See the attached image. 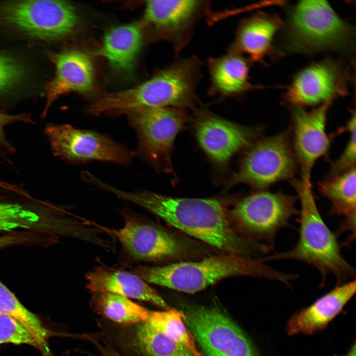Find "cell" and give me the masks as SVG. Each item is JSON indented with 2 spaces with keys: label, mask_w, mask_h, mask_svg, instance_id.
Masks as SVG:
<instances>
[{
  "label": "cell",
  "mask_w": 356,
  "mask_h": 356,
  "mask_svg": "<svg viewBox=\"0 0 356 356\" xmlns=\"http://www.w3.org/2000/svg\"><path fill=\"white\" fill-rule=\"evenodd\" d=\"M97 325L100 334L121 356H195L182 344L143 322L121 325L100 319Z\"/></svg>",
  "instance_id": "cell-16"
},
{
  "label": "cell",
  "mask_w": 356,
  "mask_h": 356,
  "mask_svg": "<svg viewBox=\"0 0 356 356\" xmlns=\"http://www.w3.org/2000/svg\"><path fill=\"white\" fill-rule=\"evenodd\" d=\"M81 339L91 343L98 350L100 356H121L109 341L99 332L82 334ZM87 354L95 356L88 353Z\"/></svg>",
  "instance_id": "cell-32"
},
{
  "label": "cell",
  "mask_w": 356,
  "mask_h": 356,
  "mask_svg": "<svg viewBox=\"0 0 356 356\" xmlns=\"http://www.w3.org/2000/svg\"><path fill=\"white\" fill-rule=\"evenodd\" d=\"M1 182H0V186H1V185L2 184V183H1Z\"/></svg>",
  "instance_id": "cell-35"
},
{
  "label": "cell",
  "mask_w": 356,
  "mask_h": 356,
  "mask_svg": "<svg viewBox=\"0 0 356 356\" xmlns=\"http://www.w3.org/2000/svg\"><path fill=\"white\" fill-rule=\"evenodd\" d=\"M0 312L11 317L23 325L37 340L43 355L51 356L49 355L50 352L46 342L50 337L56 335L57 332L46 328L40 318L25 307L0 280Z\"/></svg>",
  "instance_id": "cell-26"
},
{
  "label": "cell",
  "mask_w": 356,
  "mask_h": 356,
  "mask_svg": "<svg viewBox=\"0 0 356 356\" xmlns=\"http://www.w3.org/2000/svg\"><path fill=\"white\" fill-rule=\"evenodd\" d=\"M28 239L24 233H11L0 236V250L12 246L27 243Z\"/></svg>",
  "instance_id": "cell-33"
},
{
  "label": "cell",
  "mask_w": 356,
  "mask_h": 356,
  "mask_svg": "<svg viewBox=\"0 0 356 356\" xmlns=\"http://www.w3.org/2000/svg\"><path fill=\"white\" fill-rule=\"evenodd\" d=\"M55 67V75L45 87L46 104L42 113L44 117L51 105L60 96L70 92L87 93L94 83V69L89 57L79 50L47 52Z\"/></svg>",
  "instance_id": "cell-18"
},
{
  "label": "cell",
  "mask_w": 356,
  "mask_h": 356,
  "mask_svg": "<svg viewBox=\"0 0 356 356\" xmlns=\"http://www.w3.org/2000/svg\"><path fill=\"white\" fill-rule=\"evenodd\" d=\"M356 168L318 183L320 194L331 205L328 214L344 219L335 233L349 231L350 234L343 244L350 246L356 237Z\"/></svg>",
  "instance_id": "cell-23"
},
{
  "label": "cell",
  "mask_w": 356,
  "mask_h": 356,
  "mask_svg": "<svg viewBox=\"0 0 356 356\" xmlns=\"http://www.w3.org/2000/svg\"><path fill=\"white\" fill-rule=\"evenodd\" d=\"M353 30L325 0H302L291 8L285 25L283 48L293 53L326 50L348 52Z\"/></svg>",
  "instance_id": "cell-5"
},
{
  "label": "cell",
  "mask_w": 356,
  "mask_h": 356,
  "mask_svg": "<svg viewBox=\"0 0 356 356\" xmlns=\"http://www.w3.org/2000/svg\"><path fill=\"white\" fill-rule=\"evenodd\" d=\"M89 307L101 318L121 325L144 322L148 309L120 295L106 292L91 293Z\"/></svg>",
  "instance_id": "cell-25"
},
{
  "label": "cell",
  "mask_w": 356,
  "mask_h": 356,
  "mask_svg": "<svg viewBox=\"0 0 356 356\" xmlns=\"http://www.w3.org/2000/svg\"><path fill=\"white\" fill-rule=\"evenodd\" d=\"M45 133L53 154L71 163L97 161L127 166L135 155L106 135L69 124H48Z\"/></svg>",
  "instance_id": "cell-10"
},
{
  "label": "cell",
  "mask_w": 356,
  "mask_h": 356,
  "mask_svg": "<svg viewBox=\"0 0 356 356\" xmlns=\"http://www.w3.org/2000/svg\"><path fill=\"white\" fill-rule=\"evenodd\" d=\"M332 102H324L310 111L303 107L289 106L291 145L301 171V180L309 185H311V175L314 163L327 153L330 145L326 124Z\"/></svg>",
  "instance_id": "cell-14"
},
{
  "label": "cell",
  "mask_w": 356,
  "mask_h": 356,
  "mask_svg": "<svg viewBox=\"0 0 356 356\" xmlns=\"http://www.w3.org/2000/svg\"><path fill=\"white\" fill-rule=\"evenodd\" d=\"M132 272L147 283L175 290L195 293L231 276H248L278 281L290 286L294 274L286 273L255 259L226 253L197 262H182L163 266H138Z\"/></svg>",
  "instance_id": "cell-3"
},
{
  "label": "cell",
  "mask_w": 356,
  "mask_h": 356,
  "mask_svg": "<svg viewBox=\"0 0 356 356\" xmlns=\"http://www.w3.org/2000/svg\"><path fill=\"white\" fill-rule=\"evenodd\" d=\"M183 321L207 356H257L240 328L216 310L190 309Z\"/></svg>",
  "instance_id": "cell-13"
},
{
  "label": "cell",
  "mask_w": 356,
  "mask_h": 356,
  "mask_svg": "<svg viewBox=\"0 0 356 356\" xmlns=\"http://www.w3.org/2000/svg\"><path fill=\"white\" fill-rule=\"evenodd\" d=\"M289 182L296 190L301 203L299 239L292 249L274 253L260 260L265 262L291 259L307 263L319 271L321 286L325 285L330 274L336 278L337 284L355 278V269L343 256L338 236L323 221L311 185L295 178Z\"/></svg>",
  "instance_id": "cell-4"
},
{
  "label": "cell",
  "mask_w": 356,
  "mask_h": 356,
  "mask_svg": "<svg viewBox=\"0 0 356 356\" xmlns=\"http://www.w3.org/2000/svg\"><path fill=\"white\" fill-rule=\"evenodd\" d=\"M32 123L30 115L26 113L12 115L5 113L0 109V156L4 158L15 151L12 145L7 139L4 128L8 125L17 123Z\"/></svg>",
  "instance_id": "cell-31"
},
{
  "label": "cell",
  "mask_w": 356,
  "mask_h": 356,
  "mask_svg": "<svg viewBox=\"0 0 356 356\" xmlns=\"http://www.w3.org/2000/svg\"><path fill=\"white\" fill-rule=\"evenodd\" d=\"M184 110L146 107L126 115L137 138V154L158 171L170 173L174 140L187 120Z\"/></svg>",
  "instance_id": "cell-8"
},
{
  "label": "cell",
  "mask_w": 356,
  "mask_h": 356,
  "mask_svg": "<svg viewBox=\"0 0 356 356\" xmlns=\"http://www.w3.org/2000/svg\"><path fill=\"white\" fill-rule=\"evenodd\" d=\"M142 43V30L138 24L117 26L105 33L96 53L106 59L115 71L128 73L134 67Z\"/></svg>",
  "instance_id": "cell-24"
},
{
  "label": "cell",
  "mask_w": 356,
  "mask_h": 356,
  "mask_svg": "<svg viewBox=\"0 0 356 356\" xmlns=\"http://www.w3.org/2000/svg\"><path fill=\"white\" fill-rule=\"evenodd\" d=\"M260 131L221 118L205 109L197 112L195 131L198 143L209 157L220 166L251 146L259 137Z\"/></svg>",
  "instance_id": "cell-15"
},
{
  "label": "cell",
  "mask_w": 356,
  "mask_h": 356,
  "mask_svg": "<svg viewBox=\"0 0 356 356\" xmlns=\"http://www.w3.org/2000/svg\"><path fill=\"white\" fill-rule=\"evenodd\" d=\"M356 290L355 278L337 284L312 305L289 319L286 326L288 334H311L324 329L351 300Z\"/></svg>",
  "instance_id": "cell-21"
},
{
  "label": "cell",
  "mask_w": 356,
  "mask_h": 356,
  "mask_svg": "<svg viewBox=\"0 0 356 356\" xmlns=\"http://www.w3.org/2000/svg\"><path fill=\"white\" fill-rule=\"evenodd\" d=\"M346 125L350 133L349 141L340 157L332 163L325 179H329L356 168V122L353 112Z\"/></svg>",
  "instance_id": "cell-30"
},
{
  "label": "cell",
  "mask_w": 356,
  "mask_h": 356,
  "mask_svg": "<svg viewBox=\"0 0 356 356\" xmlns=\"http://www.w3.org/2000/svg\"><path fill=\"white\" fill-rule=\"evenodd\" d=\"M203 65L195 55L178 57L137 86L100 97L93 103L92 111L98 116L124 114L146 107L195 109Z\"/></svg>",
  "instance_id": "cell-2"
},
{
  "label": "cell",
  "mask_w": 356,
  "mask_h": 356,
  "mask_svg": "<svg viewBox=\"0 0 356 356\" xmlns=\"http://www.w3.org/2000/svg\"><path fill=\"white\" fill-rule=\"evenodd\" d=\"M348 75L338 62L325 59L302 70L285 95L289 105H314L348 93Z\"/></svg>",
  "instance_id": "cell-17"
},
{
  "label": "cell",
  "mask_w": 356,
  "mask_h": 356,
  "mask_svg": "<svg viewBox=\"0 0 356 356\" xmlns=\"http://www.w3.org/2000/svg\"><path fill=\"white\" fill-rule=\"evenodd\" d=\"M298 199L281 191L260 190L239 200L232 213L245 233L273 250L278 232L291 226L290 219L299 215L295 206Z\"/></svg>",
  "instance_id": "cell-9"
},
{
  "label": "cell",
  "mask_w": 356,
  "mask_h": 356,
  "mask_svg": "<svg viewBox=\"0 0 356 356\" xmlns=\"http://www.w3.org/2000/svg\"><path fill=\"white\" fill-rule=\"evenodd\" d=\"M25 344L41 351L35 338L23 325L11 317L0 312V345Z\"/></svg>",
  "instance_id": "cell-29"
},
{
  "label": "cell",
  "mask_w": 356,
  "mask_h": 356,
  "mask_svg": "<svg viewBox=\"0 0 356 356\" xmlns=\"http://www.w3.org/2000/svg\"><path fill=\"white\" fill-rule=\"evenodd\" d=\"M345 356H356V344H354L351 347L348 353Z\"/></svg>",
  "instance_id": "cell-34"
},
{
  "label": "cell",
  "mask_w": 356,
  "mask_h": 356,
  "mask_svg": "<svg viewBox=\"0 0 356 356\" xmlns=\"http://www.w3.org/2000/svg\"><path fill=\"white\" fill-rule=\"evenodd\" d=\"M29 77L27 67L15 56L0 51V94L13 91Z\"/></svg>",
  "instance_id": "cell-28"
},
{
  "label": "cell",
  "mask_w": 356,
  "mask_h": 356,
  "mask_svg": "<svg viewBox=\"0 0 356 356\" xmlns=\"http://www.w3.org/2000/svg\"><path fill=\"white\" fill-rule=\"evenodd\" d=\"M184 317L182 312L175 309L164 311L148 310L143 322L182 344L195 356H201L196 346L195 339L185 326Z\"/></svg>",
  "instance_id": "cell-27"
},
{
  "label": "cell",
  "mask_w": 356,
  "mask_h": 356,
  "mask_svg": "<svg viewBox=\"0 0 356 356\" xmlns=\"http://www.w3.org/2000/svg\"><path fill=\"white\" fill-rule=\"evenodd\" d=\"M75 7L63 0H11L0 3V24L28 36L54 41L70 35L78 22Z\"/></svg>",
  "instance_id": "cell-7"
},
{
  "label": "cell",
  "mask_w": 356,
  "mask_h": 356,
  "mask_svg": "<svg viewBox=\"0 0 356 356\" xmlns=\"http://www.w3.org/2000/svg\"><path fill=\"white\" fill-rule=\"evenodd\" d=\"M236 173L225 183L229 188L244 183L265 190L282 180L295 178L298 167L289 130L257 139L250 146Z\"/></svg>",
  "instance_id": "cell-6"
},
{
  "label": "cell",
  "mask_w": 356,
  "mask_h": 356,
  "mask_svg": "<svg viewBox=\"0 0 356 356\" xmlns=\"http://www.w3.org/2000/svg\"><path fill=\"white\" fill-rule=\"evenodd\" d=\"M250 60L228 47L226 53L207 60L210 78L208 95L222 99L235 97L260 88L250 82Z\"/></svg>",
  "instance_id": "cell-19"
},
{
  "label": "cell",
  "mask_w": 356,
  "mask_h": 356,
  "mask_svg": "<svg viewBox=\"0 0 356 356\" xmlns=\"http://www.w3.org/2000/svg\"><path fill=\"white\" fill-rule=\"evenodd\" d=\"M123 227L111 228L96 223L103 232L117 240L126 255L136 261H155L186 255L189 248L179 238L148 222L128 208L120 211Z\"/></svg>",
  "instance_id": "cell-11"
},
{
  "label": "cell",
  "mask_w": 356,
  "mask_h": 356,
  "mask_svg": "<svg viewBox=\"0 0 356 356\" xmlns=\"http://www.w3.org/2000/svg\"><path fill=\"white\" fill-rule=\"evenodd\" d=\"M282 25L276 15L255 13L239 22L229 47L247 55L251 62H262L271 51L274 37Z\"/></svg>",
  "instance_id": "cell-22"
},
{
  "label": "cell",
  "mask_w": 356,
  "mask_h": 356,
  "mask_svg": "<svg viewBox=\"0 0 356 356\" xmlns=\"http://www.w3.org/2000/svg\"><path fill=\"white\" fill-rule=\"evenodd\" d=\"M208 0H148L144 20L156 38L169 43L178 54L188 44L198 23L209 15Z\"/></svg>",
  "instance_id": "cell-12"
},
{
  "label": "cell",
  "mask_w": 356,
  "mask_h": 356,
  "mask_svg": "<svg viewBox=\"0 0 356 356\" xmlns=\"http://www.w3.org/2000/svg\"><path fill=\"white\" fill-rule=\"evenodd\" d=\"M86 289L91 293L106 292L151 303L165 310L169 306L146 281L132 272L104 265L88 272Z\"/></svg>",
  "instance_id": "cell-20"
},
{
  "label": "cell",
  "mask_w": 356,
  "mask_h": 356,
  "mask_svg": "<svg viewBox=\"0 0 356 356\" xmlns=\"http://www.w3.org/2000/svg\"><path fill=\"white\" fill-rule=\"evenodd\" d=\"M107 191L227 253L250 257L264 255L270 251L265 244L239 236L231 225L224 206L217 199L178 198L142 190L128 191L112 185Z\"/></svg>",
  "instance_id": "cell-1"
}]
</instances>
